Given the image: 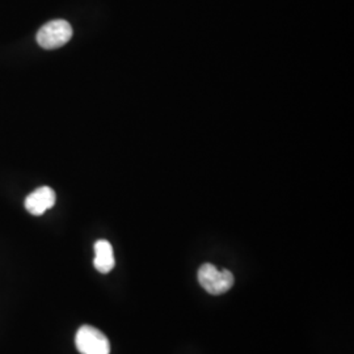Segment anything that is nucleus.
<instances>
[{"label":"nucleus","mask_w":354,"mask_h":354,"mask_svg":"<svg viewBox=\"0 0 354 354\" xmlns=\"http://www.w3.org/2000/svg\"><path fill=\"white\" fill-rule=\"evenodd\" d=\"M198 282L212 295L225 294L234 286V274L228 269H218L213 264H203L198 270Z\"/></svg>","instance_id":"1"},{"label":"nucleus","mask_w":354,"mask_h":354,"mask_svg":"<svg viewBox=\"0 0 354 354\" xmlns=\"http://www.w3.org/2000/svg\"><path fill=\"white\" fill-rule=\"evenodd\" d=\"M73 37V26L66 20H53L41 26L37 33L38 45L46 50L58 49Z\"/></svg>","instance_id":"2"},{"label":"nucleus","mask_w":354,"mask_h":354,"mask_svg":"<svg viewBox=\"0 0 354 354\" xmlns=\"http://www.w3.org/2000/svg\"><path fill=\"white\" fill-rule=\"evenodd\" d=\"M75 344L82 354H109L111 344L108 337L95 327L83 326L76 333Z\"/></svg>","instance_id":"3"},{"label":"nucleus","mask_w":354,"mask_h":354,"mask_svg":"<svg viewBox=\"0 0 354 354\" xmlns=\"http://www.w3.org/2000/svg\"><path fill=\"white\" fill-rule=\"evenodd\" d=\"M55 205V192L49 187H41L26 198V209L32 215H42Z\"/></svg>","instance_id":"4"},{"label":"nucleus","mask_w":354,"mask_h":354,"mask_svg":"<svg viewBox=\"0 0 354 354\" xmlns=\"http://www.w3.org/2000/svg\"><path fill=\"white\" fill-rule=\"evenodd\" d=\"M113 248L108 241H96L95 244V260L93 266L100 273H109L114 268Z\"/></svg>","instance_id":"5"}]
</instances>
